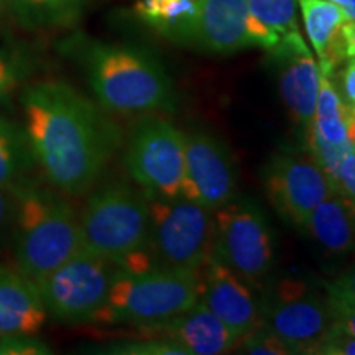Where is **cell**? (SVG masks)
<instances>
[{
  "label": "cell",
  "mask_w": 355,
  "mask_h": 355,
  "mask_svg": "<svg viewBox=\"0 0 355 355\" xmlns=\"http://www.w3.org/2000/svg\"><path fill=\"white\" fill-rule=\"evenodd\" d=\"M19 104L43 181L64 196L89 193L123 145L112 114L61 79L26 83Z\"/></svg>",
  "instance_id": "obj_1"
},
{
  "label": "cell",
  "mask_w": 355,
  "mask_h": 355,
  "mask_svg": "<svg viewBox=\"0 0 355 355\" xmlns=\"http://www.w3.org/2000/svg\"><path fill=\"white\" fill-rule=\"evenodd\" d=\"M66 46L81 66L96 101L109 114L141 117L176 109L175 83L152 53L86 37L69 40Z\"/></svg>",
  "instance_id": "obj_2"
},
{
  "label": "cell",
  "mask_w": 355,
  "mask_h": 355,
  "mask_svg": "<svg viewBox=\"0 0 355 355\" xmlns=\"http://www.w3.org/2000/svg\"><path fill=\"white\" fill-rule=\"evenodd\" d=\"M13 194L12 247L15 266L35 283L83 248L79 214L53 186L25 180Z\"/></svg>",
  "instance_id": "obj_3"
},
{
  "label": "cell",
  "mask_w": 355,
  "mask_h": 355,
  "mask_svg": "<svg viewBox=\"0 0 355 355\" xmlns=\"http://www.w3.org/2000/svg\"><path fill=\"white\" fill-rule=\"evenodd\" d=\"M83 248L121 268L159 266L152 252L150 202L135 183L110 180L91 189L79 214Z\"/></svg>",
  "instance_id": "obj_4"
},
{
  "label": "cell",
  "mask_w": 355,
  "mask_h": 355,
  "mask_svg": "<svg viewBox=\"0 0 355 355\" xmlns=\"http://www.w3.org/2000/svg\"><path fill=\"white\" fill-rule=\"evenodd\" d=\"M199 300V273L150 266H119L96 324L152 327L184 313Z\"/></svg>",
  "instance_id": "obj_5"
},
{
  "label": "cell",
  "mask_w": 355,
  "mask_h": 355,
  "mask_svg": "<svg viewBox=\"0 0 355 355\" xmlns=\"http://www.w3.org/2000/svg\"><path fill=\"white\" fill-rule=\"evenodd\" d=\"M212 255L248 285L263 288L273 273L277 252L273 227L259 202L237 196L214 211Z\"/></svg>",
  "instance_id": "obj_6"
},
{
  "label": "cell",
  "mask_w": 355,
  "mask_h": 355,
  "mask_svg": "<svg viewBox=\"0 0 355 355\" xmlns=\"http://www.w3.org/2000/svg\"><path fill=\"white\" fill-rule=\"evenodd\" d=\"M123 165L148 199L183 198L184 132L162 115H141L123 145Z\"/></svg>",
  "instance_id": "obj_7"
},
{
  "label": "cell",
  "mask_w": 355,
  "mask_h": 355,
  "mask_svg": "<svg viewBox=\"0 0 355 355\" xmlns=\"http://www.w3.org/2000/svg\"><path fill=\"white\" fill-rule=\"evenodd\" d=\"M261 324L282 337L295 355H311L332 326L326 286L298 277L268 279L260 290Z\"/></svg>",
  "instance_id": "obj_8"
},
{
  "label": "cell",
  "mask_w": 355,
  "mask_h": 355,
  "mask_svg": "<svg viewBox=\"0 0 355 355\" xmlns=\"http://www.w3.org/2000/svg\"><path fill=\"white\" fill-rule=\"evenodd\" d=\"M119 266L81 248L37 283L48 319L68 326L96 324Z\"/></svg>",
  "instance_id": "obj_9"
},
{
  "label": "cell",
  "mask_w": 355,
  "mask_h": 355,
  "mask_svg": "<svg viewBox=\"0 0 355 355\" xmlns=\"http://www.w3.org/2000/svg\"><path fill=\"white\" fill-rule=\"evenodd\" d=\"M152 252L159 266L199 273L214 248V212L188 198L148 199Z\"/></svg>",
  "instance_id": "obj_10"
},
{
  "label": "cell",
  "mask_w": 355,
  "mask_h": 355,
  "mask_svg": "<svg viewBox=\"0 0 355 355\" xmlns=\"http://www.w3.org/2000/svg\"><path fill=\"white\" fill-rule=\"evenodd\" d=\"M261 180L270 206L298 229L311 211L334 193L329 178L304 148L279 146L266 159Z\"/></svg>",
  "instance_id": "obj_11"
},
{
  "label": "cell",
  "mask_w": 355,
  "mask_h": 355,
  "mask_svg": "<svg viewBox=\"0 0 355 355\" xmlns=\"http://www.w3.org/2000/svg\"><path fill=\"white\" fill-rule=\"evenodd\" d=\"M237 196L239 173L227 145L206 130L184 133L183 198L214 212Z\"/></svg>",
  "instance_id": "obj_12"
},
{
  "label": "cell",
  "mask_w": 355,
  "mask_h": 355,
  "mask_svg": "<svg viewBox=\"0 0 355 355\" xmlns=\"http://www.w3.org/2000/svg\"><path fill=\"white\" fill-rule=\"evenodd\" d=\"M268 53L286 112L304 135L313 123L321 84V71L316 56L311 53L300 30L283 37Z\"/></svg>",
  "instance_id": "obj_13"
},
{
  "label": "cell",
  "mask_w": 355,
  "mask_h": 355,
  "mask_svg": "<svg viewBox=\"0 0 355 355\" xmlns=\"http://www.w3.org/2000/svg\"><path fill=\"white\" fill-rule=\"evenodd\" d=\"M257 291L214 255L199 272V300L239 337L261 324Z\"/></svg>",
  "instance_id": "obj_14"
},
{
  "label": "cell",
  "mask_w": 355,
  "mask_h": 355,
  "mask_svg": "<svg viewBox=\"0 0 355 355\" xmlns=\"http://www.w3.org/2000/svg\"><path fill=\"white\" fill-rule=\"evenodd\" d=\"M184 46L209 55H230L254 48L247 0H199L198 15Z\"/></svg>",
  "instance_id": "obj_15"
},
{
  "label": "cell",
  "mask_w": 355,
  "mask_h": 355,
  "mask_svg": "<svg viewBox=\"0 0 355 355\" xmlns=\"http://www.w3.org/2000/svg\"><path fill=\"white\" fill-rule=\"evenodd\" d=\"M152 331L176 343L188 355L232 352L241 339L201 300L170 321L152 327Z\"/></svg>",
  "instance_id": "obj_16"
},
{
  "label": "cell",
  "mask_w": 355,
  "mask_h": 355,
  "mask_svg": "<svg viewBox=\"0 0 355 355\" xmlns=\"http://www.w3.org/2000/svg\"><path fill=\"white\" fill-rule=\"evenodd\" d=\"M46 321L37 283L17 266L0 263V337L40 334Z\"/></svg>",
  "instance_id": "obj_17"
},
{
  "label": "cell",
  "mask_w": 355,
  "mask_h": 355,
  "mask_svg": "<svg viewBox=\"0 0 355 355\" xmlns=\"http://www.w3.org/2000/svg\"><path fill=\"white\" fill-rule=\"evenodd\" d=\"M298 6L319 71L334 76L337 66L345 60L343 25L349 19L344 7L327 0H298Z\"/></svg>",
  "instance_id": "obj_18"
},
{
  "label": "cell",
  "mask_w": 355,
  "mask_h": 355,
  "mask_svg": "<svg viewBox=\"0 0 355 355\" xmlns=\"http://www.w3.org/2000/svg\"><path fill=\"white\" fill-rule=\"evenodd\" d=\"M301 230H304L327 255L354 254L355 207L334 191L311 211Z\"/></svg>",
  "instance_id": "obj_19"
},
{
  "label": "cell",
  "mask_w": 355,
  "mask_h": 355,
  "mask_svg": "<svg viewBox=\"0 0 355 355\" xmlns=\"http://www.w3.org/2000/svg\"><path fill=\"white\" fill-rule=\"evenodd\" d=\"M304 135L329 145H355V107L344 101L329 74L321 73L313 123Z\"/></svg>",
  "instance_id": "obj_20"
},
{
  "label": "cell",
  "mask_w": 355,
  "mask_h": 355,
  "mask_svg": "<svg viewBox=\"0 0 355 355\" xmlns=\"http://www.w3.org/2000/svg\"><path fill=\"white\" fill-rule=\"evenodd\" d=\"M248 30L254 48L272 50L298 30L296 0H247Z\"/></svg>",
  "instance_id": "obj_21"
},
{
  "label": "cell",
  "mask_w": 355,
  "mask_h": 355,
  "mask_svg": "<svg viewBox=\"0 0 355 355\" xmlns=\"http://www.w3.org/2000/svg\"><path fill=\"white\" fill-rule=\"evenodd\" d=\"M37 170L24 125L0 114V188L13 189Z\"/></svg>",
  "instance_id": "obj_22"
},
{
  "label": "cell",
  "mask_w": 355,
  "mask_h": 355,
  "mask_svg": "<svg viewBox=\"0 0 355 355\" xmlns=\"http://www.w3.org/2000/svg\"><path fill=\"white\" fill-rule=\"evenodd\" d=\"M198 8L199 0H135V13L144 24L183 46Z\"/></svg>",
  "instance_id": "obj_23"
},
{
  "label": "cell",
  "mask_w": 355,
  "mask_h": 355,
  "mask_svg": "<svg viewBox=\"0 0 355 355\" xmlns=\"http://www.w3.org/2000/svg\"><path fill=\"white\" fill-rule=\"evenodd\" d=\"M87 0H12L10 8L25 28H58L78 21Z\"/></svg>",
  "instance_id": "obj_24"
},
{
  "label": "cell",
  "mask_w": 355,
  "mask_h": 355,
  "mask_svg": "<svg viewBox=\"0 0 355 355\" xmlns=\"http://www.w3.org/2000/svg\"><path fill=\"white\" fill-rule=\"evenodd\" d=\"M33 74L32 58L13 48H0V105L6 104Z\"/></svg>",
  "instance_id": "obj_25"
},
{
  "label": "cell",
  "mask_w": 355,
  "mask_h": 355,
  "mask_svg": "<svg viewBox=\"0 0 355 355\" xmlns=\"http://www.w3.org/2000/svg\"><path fill=\"white\" fill-rule=\"evenodd\" d=\"M235 349L237 352L250 355H295L290 345L263 324L243 334Z\"/></svg>",
  "instance_id": "obj_26"
},
{
  "label": "cell",
  "mask_w": 355,
  "mask_h": 355,
  "mask_svg": "<svg viewBox=\"0 0 355 355\" xmlns=\"http://www.w3.org/2000/svg\"><path fill=\"white\" fill-rule=\"evenodd\" d=\"M101 352L117 355H188L183 347L166 337H150V339L109 344Z\"/></svg>",
  "instance_id": "obj_27"
},
{
  "label": "cell",
  "mask_w": 355,
  "mask_h": 355,
  "mask_svg": "<svg viewBox=\"0 0 355 355\" xmlns=\"http://www.w3.org/2000/svg\"><path fill=\"white\" fill-rule=\"evenodd\" d=\"M311 355H355V336L332 322L329 331L311 350Z\"/></svg>",
  "instance_id": "obj_28"
},
{
  "label": "cell",
  "mask_w": 355,
  "mask_h": 355,
  "mask_svg": "<svg viewBox=\"0 0 355 355\" xmlns=\"http://www.w3.org/2000/svg\"><path fill=\"white\" fill-rule=\"evenodd\" d=\"M51 345L40 334L0 337V355H50Z\"/></svg>",
  "instance_id": "obj_29"
},
{
  "label": "cell",
  "mask_w": 355,
  "mask_h": 355,
  "mask_svg": "<svg viewBox=\"0 0 355 355\" xmlns=\"http://www.w3.org/2000/svg\"><path fill=\"white\" fill-rule=\"evenodd\" d=\"M331 183L336 193L355 207V146L339 163Z\"/></svg>",
  "instance_id": "obj_30"
},
{
  "label": "cell",
  "mask_w": 355,
  "mask_h": 355,
  "mask_svg": "<svg viewBox=\"0 0 355 355\" xmlns=\"http://www.w3.org/2000/svg\"><path fill=\"white\" fill-rule=\"evenodd\" d=\"M326 291L327 300H329L332 322L344 327L345 331H349L350 334L355 336V301L336 295V293L329 291L327 288Z\"/></svg>",
  "instance_id": "obj_31"
},
{
  "label": "cell",
  "mask_w": 355,
  "mask_h": 355,
  "mask_svg": "<svg viewBox=\"0 0 355 355\" xmlns=\"http://www.w3.org/2000/svg\"><path fill=\"white\" fill-rule=\"evenodd\" d=\"M326 288L336 295L355 301V260L331 283H326Z\"/></svg>",
  "instance_id": "obj_32"
},
{
  "label": "cell",
  "mask_w": 355,
  "mask_h": 355,
  "mask_svg": "<svg viewBox=\"0 0 355 355\" xmlns=\"http://www.w3.org/2000/svg\"><path fill=\"white\" fill-rule=\"evenodd\" d=\"M13 220V194L12 189L0 188V243L10 237Z\"/></svg>",
  "instance_id": "obj_33"
},
{
  "label": "cell",
  "mask_w": 355,
  "mask_h": 355,
  "mask_svg": "<svg viewBox=\"0 0 355 355\" xmlns=\"http://www.w3.org/2000/svg\"><path fill=\"white\" fill-rule=\"evenodd\" d=\"M339 92L349 105L355 107V58H349V63L344 66L340 73Z\"/></svg>",
  "instance_id": "obj_34"
},
{
  "label": "cell",
  "mask_w": 355,
  "mask_h": 355,
  "mask_svg": "<svg viewBox=\"0 0 355 355\" xmlns=\"http://www.w3.org/2000/svg\"><path fill=\"white\" fill-rule=\"evenodd\" d=\"M343 42L345 58H355V20H347L343 25Z\"/></svg>",
  "instance_id": "obj_35"
},
{
  "label": "cell",
  "mask_w": 355,
  "mask_h": 355,
  "mask_svg": "<svg viewBox=\"0 0 355 355\" xmlns=\"http://www.w3.org/2000/svg\"><path fill=\"white\" fill-rule=\"evenodd\" d=\"M344 12L349 20H355V0H349L347 6L344 7Z\"/></svg>",
  "instance_id": "obj_36"
},
{
  "label": "cell",
  "mask_w": 355,
  "mask_h": 355,
  "mask_svg": "<svg viewBox=\"0 0 355 355\" xmlns=\"http://www.w3.org/2000/svg\"><path fill=\"white\" fill-rule=\"evenodd\" d=\"M12 0H0V13H3L7 8H10Z\"/></svg>",
  "instance_id": "obj_37"
},
{
  "label": "cell",
  "mask_w": 355,
  "mask_h": 355,
  "mask_svg": "<svg viewBox=\"0 0 355 355\" xmlns=\"http://www.w3.org/2000/svg\"><path fill=\"white\" fill-rule=\"evenodd\" d=\"M327 2H334V3H337V6H340V7H345V6H347V2H349V0H327Z\"/></svg>",
  "instance_id": "obj_38"
}]
</instances>
